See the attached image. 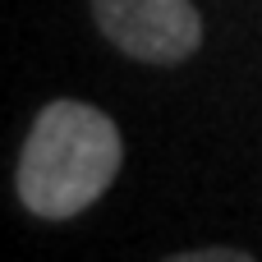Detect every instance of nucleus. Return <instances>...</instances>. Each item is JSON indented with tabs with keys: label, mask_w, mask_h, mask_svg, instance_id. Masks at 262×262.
<instances>
[{
	"label": "nucleus",
	"mask_w": 262,
	"mask_h": 262,
	"mask_svg": "<svg viewBox=\"0 0 262 262\" xmlns=\"http://www.w3.org/2000/svg\"><path fill=\"white\" fill-rule=\"evenodd\" d=\"M120 166H124L120 124L92 101L55 97L37 111L23 138L14 193L32 216L69 221L115 184Z\"/></svg>",
	"instance_id": "f257e3e1"
},
{
	"label": "nucleus",
	"mask_w": 262,
	"mask_h": 262,
	"mask_svg": "<svg viewBox=\"0 0 262 262\" xmlns=\"http://www.w3.org/2000/svg\"><path fill=\"white\" fill-rule=\"evenodd\" d=\"M92 18L138 64H180L203 46V14L189 0H92Z\"/></svg>",
	"instance_id": "f03ea898"
},
{
	"label": "nucleus",
	"mask_w": 262,
	"mask_h": 262,
	"mask_svg": "<svg viewBox=\"0 0 262 262\" xmlns=\"http://www.w3.org/2000/svg\"><path fill=\"white\" fill-rule=\"evenodd\" d=\"M161 262H258L244 249H230V244H207V249H184V253H170Z\"/></svg>",
	"instance_id": "7ed1b4c3"
}]
</instances>
